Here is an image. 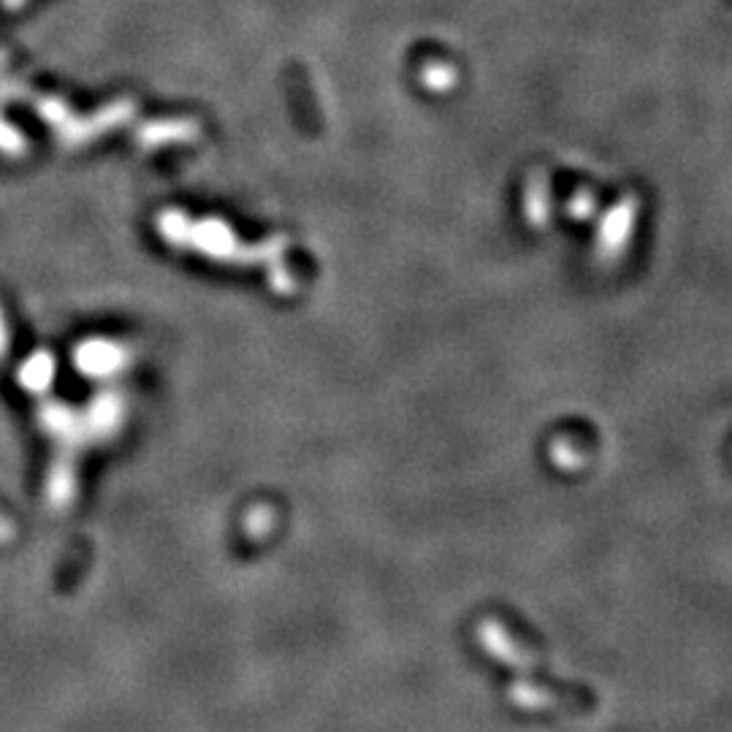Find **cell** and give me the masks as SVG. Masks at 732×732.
Masks as SVG:
<instances>
[]
</instances>
